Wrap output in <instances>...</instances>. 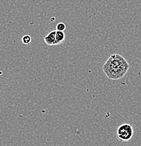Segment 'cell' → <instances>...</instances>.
<instances>
[{
  "label": "cell",
  "instance_id": "cell-1",
  "mask_svg": "<svg viewBox=\"0 0 141 146\" xmlns=\"http://www.w3.org/2000/svg\"><path fill=\"white\" fill-rule=\"evenodd\" d=\"M129 67V64L122 56L113 54L105 63L103 70L110 80H117L125 76Z\"/></svg>",
  "mask_w": 141,
  "mask_h": 146
},
{
  "label": "cell",
  "instance_id": "cell-2",
  "mask_svg": "<svg viewBox=\"0 0 141 146\" xmlns=\"http://www.w3.org/2000/svg\"><path fill=\"white\" fill-rule=\"evenodd\" d=\"M133 128L129 124H123L118 127L117 131V138L120 141L127 142L131 139L133 136Z\"/></svg>",
  "mask_w": 141,
  "mask_h": 146
},
{
  "label": "cell",
  "instance_id": "cell-3",
  "mask_svg": "<svg viewBox=\"0 0 141 146\" xmlns=\"http://www.w3.org/2000/svg\"><path fill=\"white\" fill-rule=\"evenodd\" d=\"M56 31H51L44 37L45 43L48 46L56 45Z\"/></svg>",
  "mask_w": 141,
  "mask_h": 146
},
{
  "label": "cell",
  "instance_id": "cell-4",
  "mask_svg": "<svg viewBox=\"0 0 141 146\" xmlns=\"http://www.w3.org/2000/svg\"><path fill=\"white\" fill-rule=\"evenodd\" d=\"M56 45L60 44L63 43L65 40V36L64 33L63 31H56Z\"/></svg>",
  "mask_w": 141,
  "mask_h": 146
},
{
  "label": "cell",
  "instance_id": "cell-5",
  "mask_svg": "<svg viewBox=\"0 0 141 146\" xmlns=\"http://www.w3.org/2000/svg\"><path fill=\"white\" fill-rule=\"evenodd\" d=\"M21 40H22V42L24 44L30 45V43H31L32 38L30 35H25V36H23L22 39H21Z\"/></svg>",
  "mask_w": 141,
  "mask_h": 146
},
{
  "label": "cell",
  "instance_id": "cell-6",
  "mask_svg": "<svg viewBox=\"0 0 141 146\" xmlns=\"http://www.w3.org/2000/svg\"><path fill=\"white\" fill-rule=\"evenodd\" d=\"M66 28V24L63 23H58L57 26H56V30L58 31H64Z\"/></svg>",
  "mask_w": 141,
  "mask_h": 146
}]
</instances>
